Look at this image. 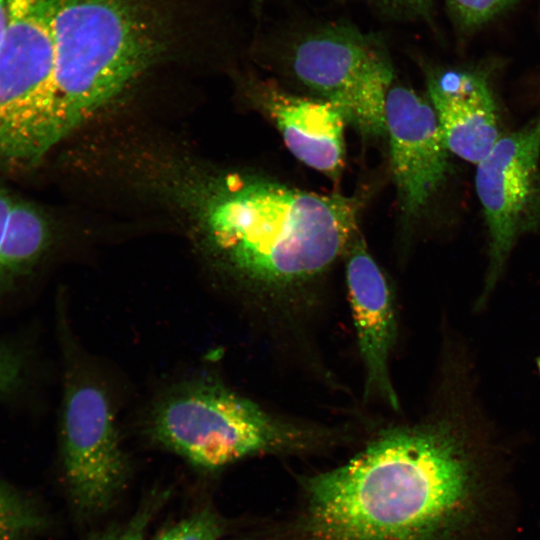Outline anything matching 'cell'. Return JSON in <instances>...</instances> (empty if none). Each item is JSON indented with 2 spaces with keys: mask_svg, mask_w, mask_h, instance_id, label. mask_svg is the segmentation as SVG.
Here are the masks:
<instances>
[{
  "mask_svg": "<svg viewBox=\"0 0 540 540\" xmlns=\"http://www.w3.org/2000/svg\"><path fill=\"white\" fill-rule=\"evenodd\" d=\"M9 13L7 0H0V39L8 25Z\"/></svg>",
  "mask_w": 540,
  "mask_h": 540,
  "instance_id": "obj_21",
  "label": "cell"
},
{
  "mask_svg": "<svg viewBox=\"0 0 540 540\" xmlns=\"http://www.w3.org/2000/svg\"><path fill=\"white\" fill-rule=\"evenodd\" d=\"M346 254L349 300L366 371L365 396L377 395L398 410L399 400L389 373V356L397 334L391 292L359 233Z\"/></svg>",
  "mask_w": 540,
  "mask_h": 540,
  "instance_id": "obj_10",
  "label": "cell"
},
{
  "mask_svg": "<svg viewBox=\"0 0 540 540\" xmlns=\"http://www.w3.org/2000/svg\"><path fill=\"white\" fill-rule=\"evenodd\" d=\"M427 87L448 151L479 163L500 139L496 106L485 77L448 70L430 76Z\"/></svg>",
  "mask_w": 540,
  "mask_h": 540,
  "instance_id": "obj_12",
  "label": "cell"
},
{
  "mask_svg": "<svg viewBox=\"0 0 540 540\" xmlns=\"http://www.w3.org/2000/svg\"><path fill=\"white\" fill-rule=\"evenodd\" d=\"M62 463L77 511H106L123 491L128 462L122 450L110 398L88 377L68 384L62 414Z\"/></svg>",
  "mask_w": 540,
  "mask_h": 540,
  "instance_id": "obj_8",
  "label": "cell"
},
{
  "mask_svg": "<svg viewBox=\"0 0 540 540\" xmlns=\"http://www.w3.org/2000/svg\"><path fill=\"white\" fill-rule=\"evenodd\" d=\"M22 373V362L11 349L0 347V396L11 391Z\"/></svg>",
  "mask_w": 540,
  "mask_h": 540,
  "instance_id": "obj_18",
  "label": "cell"
},
{
  "mask_svg": "<svg viewBox=\"0 0 540 540\" xmlns=\"http://www.w3.org/2000/svg\"><path fill=\"white\" fill-rule=\"evenodd\" d=\"M38 0H7L9 20L20 19L29 14Z\"/></svg>",
  "mask_w": 540,
  "mask_h": 540,
  "instance_id": "obj_20",
  "label": "cell"
},
{
  "mask_svg": "<svg viewBox=\"0 0 540 540\" xmlns=\"http://www.w3.org/2000/svg\"><path fill=\"white\" fill-rule=\"evenodd\" d=\"M540 116L500 137L477 163L476 191L489 233L488 266L477 308L490 298L509 256L540 223Z\"/></svg>",
  "mask_w": 540,
  "mask_h": 540,
  "instance_id": "obj_7",
  "label": "cell"
},
{
  "mask_svg": "<svg viewBox=\"0 0 540 540\" xmlns=\"http://www.w3.org/2000/svg\"><path fill=\"white\" fill-rule=\"evenodd\" d=\"M381 12L396 18L415 19L427 17L433 0H365Z\"/></svg>",
  "mask_w": 540,
  "mask_h": 540,
  "instance_id": "obj_17",
  "label": "cell"
},
{
  "mask_svg": "<svg viewBox=\"0 0 540 540\" xmlns=\"http://www.w3.org/2000/svg\"><path fill=\"white\" fill-rule=\"evenodd\" d=\"M385 130L399 205L412 219L444 183L448 149L431 103L406 86L392 84L388 91Z\"/></svg>",
  "mask_w": 540,
  "mask_h": 540,
  "instance_id": "obj_9",
  "label": "cell"
},
{
  "mask_svg": "<svg viewBox=\"0 0 540 540\" xmlns=\"http://www.w3.org/2000/svg\"><path fill=\"white\" fill-rule=\"evenodd\" d=\"M207 207L205 227L220 265L236 282L270 290L315 277L346 253L361 201L254 176L226 181Z\"/></svg>",
  "mask_w": 540,
  "mask_h": 540,
  "instance_id": "obj_2",
  "label": "cell"
},
{
  "mask_svg": "<svg viewBox=\"0 0 540 540\" xmlns=\"http://www.w3.org/2000/svg\"><path fill=\"white\" fill-rule=\"evenodd\" d=\"M451 413L381 431L347 462L303 477L277 540H459L486 498L483 419Z\"/></svg>",
  "mask_w": 540,
  "mask_h": 540,
  "instance_id": "obj_1",
  "label": "cell"
},
{
  "mask_svg": "<svg viewBox=\"0 0 540 540\" xmlns=\"http://www.w3.org/2000/svg\"><path fill=\"white\" fill-rule=\"evenodd\" d=\"M510 0H447L454 15L466 26L480 24L498 13Z\"/></svg>",
  "mask_w": 540,
  "mask_h": 540,
  "instance_id": "obj_15",
  "label": "cell"
},
{
  "mask_svg": "<svg viewBox=\"0 0 540 540\" xmlns=\"http://www.w3.org/2000/svg\"><path fill=\"white\" fill-rule=\"evenodd\" d=\"M185 0H38L55 50L54 111L76 129L165 57L188 28Z\"/></svg>",
  "mask_w": 540,
  "mask_h": 540,
  "instance_id": "obj_3",
  "label": "cell"
},
{
  "mask_svg": "<svg viewBox=\"0 0 540 540\" xmlns=\"http://www.w3.org/2000/svg\"><path fill=\"white\" fill-rule=\"evenodd\" d=\"M44 525L37 504L0 480V540H30Z\"/></svg>",
  "mask_w": 540,
  "mask_h": 540,
  "instance_id": "obj_13",
  "label": "cell"
},
{
  "mask_svg": "<svg viewBox=\"0 0 540 540\" xmlns=\"http://www.w3.org/2000/svg\"><path fill=\"white\" fill-rule=\"evenodd\" d=\"M14 200L6 191L0 189V287L16 278L6 261L4 253V232Z\"/></svg>",
  "mask_w": 540,
  "mask_h": 540,
  "instance_id": "obj_19",
  "label": "cell"
},
{
  "mask_svg": "<svg viewBox=\"0 0 540 540\" xmlns=\"http://www.w3.org/2000/svg\"><path fill=\"white\" fill-rule=\"evenodd\" d=\"M254 92L293 156L338 180L345 163L347 123L342 113L329 102L292 93L269 81L257 83Z\"/></svg>",
  "mask_w": 540,
  "mask_h": 540,
  "instance_id": "obj_11",
  "label": "cell"
},
{
  "mask_svg": "<svg viewBox=\"0 0 540 540\" xmlns=\"http://www.w3.org/2000/svg\"><path fill=\"white\" fill-rule=\"evenodd\" d=\"M54 95L53 39L33 8L0 39V163L32 164L57 143Z\"/></svg>",
  "mask_w": 540,
  "mask_h": 540,
  "instance_id": "obj_6",
  "label": "cell"
},
{
  "mask_svg": "<svg viewBox=\"0 0 540 540\" xmlns=\"http://www.w3.org/2000/svg\"><path fill=\"white\" fill-rule=\"evenodd\" d=\"M284 67L313 97L334 105L366 137L385 130L393 67L384 46L348 25L303 33L285 50Z\"/></svg>",
  "mask_w": 540,
  "mask_h": 540,
  "instance_id": "obj_5",
  "label": "cell"
},
{
  "mask_svg": "<svg viewBox=\"0 0 540 540\" xmlns=\"http://www.w3.org/2000/svg\"><path fill=\"white\" fill-rule=\"evenodd\" d=\"M155 508L156 505L147 503L129 523L98 533L89 540H144L146 527Z\"/></svg>",
  "mask_w": 540,
  "mask_h": 540,
  "instance_id": "obj_16",
  "label": "cell"
},
{
  "mask_svg": "<svg viewBox=\"0 0 540 540\" xmlns=\"http://www.w3.org/2000/svg\"><path fill=\"white\" fill-rule=\"evenodd\" d=\"M222 532L220 518L203 509L171 526L155 540H218Z\"/></svg>",
  "mask_w": 540,
  "mask_h": 540,
  "instance_id": "obj_14",
  "label": "cell"
},
{
  "mask_svg": "<svg viewBox=\"0 0 540 540\" xmlns=\"http://www.w3.org/2000/svg\"><path fill=\"white\" fill-rule=\"evenodd\" d=\"M258 2H261L262 0H257Z\"/></svg>",
  "mask_w": 540,
  "mask_h": 540,
  "instance_id": "obj_22",
  "label": "cell"
},
{
  "mask_svg": "<svg viewBox=\"0 0 540 540\" xmlns=\"http://www.w3.org/2000/svg\"><path fill=\"white\" fill-rule=\"evenodd\" d=\"M148 432L157 443L209 470L248 456L300 452L316 444L315 435L210 380L188 383L160 399L149 415Z\"/></svg>",
  "mask_w": 540,
  "mask_h": 540,
  "instance_id": "obj_4",
  "label": "cell"
}]
</instances>
